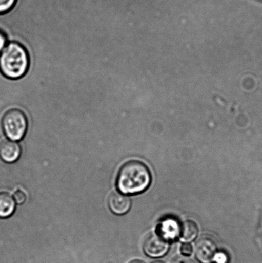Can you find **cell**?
<instances>
[{
	"label": "cell",
	"instance_id": "cell-18",
	"mask_svg": "<svg viewBox=\"0 0 262 263\" xmlns=\"http://www.w3.org/2000/svg\"><path fill=\"white\" fill-rule=\"evenodd\" d=\"M151 263H166V262H164L163 261H158V260H157V261H153V262H151Z\"/></svg>",
	"mask_w": 262,
	"mask_h": 263
},
{
	"label": "cell",
	"instance_id": "cell-17",
	"mask_svg": "<svg viewBox=\"0 0 262 263\" xmlns=\"http://www.w3.org/2000/svg\"><path fill=\"white\" fill-rule=\"evenodd\" d=\"M128 263H146V262L143 261L142 259H135L131 260V261Z\"/></svg>",
	"mask_w": 262,
	"mask_h": 263
},
{
	"label": "cell",
	"instance_id": "cell-6",
	"mask_svg": "<svg viewBox=\"0 0 262 263\" xmlns=\"http://www.w3.org/2000/svg\"><path fill=\"white\" fill-rule=\"evenodd\" d=\"M108 203L110 210L117 215H123L128 213L132 205L130 198L119 192L112 193L109 196Z\"/></svg>",
	"mask_w": 262,
	"mask_h": 263
},
{
	"label": "cell",
	"instance_id": "cell-10",
	"mask_svg": "<svg viewBox=\"0 0 262 263\" xmlns=\"http://www.w3.org/2000/svg\"><path fill=\"white\" fill-rule=\"evenodd\" d=\"M176 223L174 221H168L163 223V228L162 229L161 234L169 239V237H173L178 234L179 228H175Z\"/></svg>",
	"mask_w": 262,
	"mask_h": 263
},
{
	"label": "cell",
	"instance_id": "cell-7",
	"mask_svg": "<svg viewBox=\"0 0 262 263\" xmlns=\"http://www.w3.org/2000/svg\"><path fill=\"white\" fill-rule=\"evenodd\" d=\"M22 149L19 144L12 140L3 141L0 143V159L7 163H12L19 159Z\"/></svg>",
	"mask_w": 262,
	"mask_h": 263
},
{
	"label": "cell",
	"instance_id": "cell-13",
	"mask_svg": "<svg viewBox=\"0 0 262 263\" xmlns=\"http://www.w3.org/2000/svg\"><path fill=\"white\" fill-rule=\"evenodd\" d=\"M181 253L183 256H189L192 254L193 252V248L191 244L189 243H185L181 246Z\"/></svg>",
	"mask_w": 262,
	"mask_h": 263
},
{
	"label": "cell",
	"instance_id": "cell-9",
	"mask_svg": "<svg viewBox=\"0 0 262 263\" xmlns=\"http://www.w3.org/2000/svg\"><path fill=\"white\" fill-rule=\"evenodd\" d=\"M15 202L11 195L7 192L0 193V218H7L14 213Z\"/></svg>",
	"mask_w": 262,
	"mask_h": 263
},
{
	"label": "cell",
	"instance_id": "cell-2",
	"mask_svg": "<svg viewBox=\"0 0 262 263\" xmlns=\"http://www.w3.org/2000/svg\"><path fill=\"white\" fill-rule=\"evenodd\" d=\"M28 67L29 56L19 43L8 44L0 54V71L7 78H21L27 73Z\"/></svg>",
	"mask_w": 262,
	"mask_h": 263
},
{
	"label": "cell",
	"instance_id": "cell-11",
	"mask_svg": "<svg viewBox=\"0 0 262 263\" xmlns=\"http://www.w3.org/2000/svg\"><path fill=\"white\" fill-rule=\"evenodd\" d=\"M17 0H0V14L9 12L14 7Z\"/></svg>",
	"mask_w": 262,
	"mask_h": 263
},
{
	"label": "cell",
	"instance_id": "cell-14",
	"mask_svg": "<svg viewBox=\"0 0 262 263\" xmlns=\"http://www.w3.org/2000/svg\"><path fill=\"white\" fill-rule=\"evenodd\" d=\"M214 261L216 262V263H228L229 262V258H228L227 254L225 253V252H218Z\"/></svg>",
	"mask_w": 262,
	"mask_h": 263
},
{
	"label": "cell",
	"instance_id": "cell-4",
	"mask_svg": "<svg viewBox=\"0 0 262 263\" xmlns=\"http://www.w3.org/2000/svg\"><path fill=\"white\" fill-rule=\"evenodd\" d=\"M169 249V239L160 233L150 234L143 245L145 253L151 258H158L167 254Z\"/></svg>",
	"mask_w": 262,
	"mask_h": 263
},
{
	"label": "cell",
	"instance_id": "cell-12",
	"mask_svg": "<svg viewBox=\"0 0 262 263\" xmlns=\"http://www.w3.org/2000/svg\"><path fill=\"white\" fill-rule=\"evenodd\" d=\"M13 198H14L15 202L17 203V204H23V203L25 202L26 200H27V195H26V193L22 190H17L15 191V192L14 193Z\"/></svg>",
	"mask_w": 262,
	"mask_h": 263
},
{
	"label": "cell",
	"instance_id": "cell-3",
	"mask_svg": "<svg viewBox=\"0 0 262 263\" xmlns=\"http://www.w3.org/2000/svg\"><path fill=\"white\" fill-rule=\"evenodd\" d=\"M2 126L5 135L10 140L20 141L27 133V118L22 110L11 109L5 113L3 117Z\"/></svg>",
	"mask_w": 262,
	"mask_h": 263
},
{
	"label": "cell",
	"instance_id": "cell-15",
	"mask_svg": "<svg viewBox=\"0 0 262 263\" xmlns=\"http://www.w3.org/2000/svg\"><path fill=\"white\" fill-rule=\"evenodd\" d=\"M172 263H194V262L188 256L181 255V256H177L174 257Z\"/></svg>",
	"mask_w": 262,
	"mask_h": 263
},
{
	"label": "cell",
	"instance_id": "cell-8",
	"mask_svg": "<svg viewBox=\"0 0 262 263\" xmlns=\"http://www.w3.org/2000/svg\"><path fill=\"white\" fill-rule=\"evenodd\" d=\"M199 233L198 226L192 220L183 221L179 226L178 234L179 238L184 242H191L196 238Z\"/></svg>",
	"mask_w": 262,
	"mask_h": 263
},
{
	"label": "cell",
	"instance_id": "cell-1",
	"mask_svg": "<svg viewBox=\"0 0 262 263\" xmlns=\"http://www.w3.org/2000/svg\"><path fill=\"white\" fill-rule=\"evenodd\" d=\"M151 174L144 162L133 160L126 162L118 172L116 185L120 193L124 195L139 194L150 186Z\"/></svg>",
	"mask_w": 262,
	"mask_h": 263
},
{
	"label": "cell",
	"instance_id": "cell-5",
	"mask_svg": "<svg viewBox=\"0 0 262 263\" xmlns=\"http://www.w3.org/2000/svg\"><path fill=\"white\" fill-rule=\"evenodd\" d=\"M218 252L216 241L210 236H204L197 241L195 246V256L201 263L214 261Z\"/></svg>",
	"mask_w": 262,
	"mask_h": 263
},
{
	"label": "cell",
	"instance_id": "cell-16",
	"mask_svg": "<svg viewBox=\"0 0 262 263\" xmlns=\"http://www.w3.org/2000/svg\"><path fill=\"white\" fill-rule=\"evenodd\" d=\"M7 39L4 33L0 32V53L2 52L5 46H6Z\"/></svg>",
	"mask_w": 262,
	"mask_h": 263
}]
</instances>
